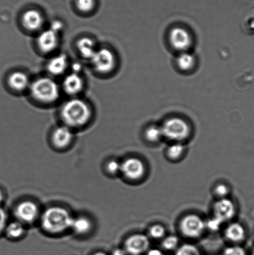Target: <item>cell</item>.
I'll return each mask as SVG.
<instances>
[{
	"label": "cell",
	"instance_id": "cell-1",
	"mask_svg": "<svg viewBox=\"0 0 254 255\" xmlns=\"http://www.w3.org/2000/svg\"><path fill=\"white\" fill-rule=\"evenodd\" d=\"M74 217L67 209L61 207H51L41 217L42 228L47 233L59 235L71 230Z\"/></svg>",
	"mask_w": 254,
	"mask_h": 255
},
{
	"label": "cell",
	"instance_id": "cell-2",
	"mask_svg": "<svg viewBox=\"0 0 254 255\" xmlns=\"http://www.w3.org/2000/svg\"><path fill=\"white\" fill-rule=\"evenodd\" d=\"M62 117L69 127H81L88 123L91 111L85 102L79 99L70 100L62 109Z\"/></svg>",
	"mask_w": 254,
	"mask_h": 255
},
{
	"label": "cell",
	"instance_id": "cell-3",
	"mask_svg": "<svg viewBox=\"0 0 254 255\" xmlns=\"http://www.w3.org/2000/svg\"><path fill=\"white\" fill-rule=\"evenodd\" d=\"M30 91L35 99L46 104L56 102L60 96L58 85L48 77H42L32 82Z\"/></svg>",
	"mask_w": 254,
	"mask_h": 255
},
{
	"label": "cell",
	"instance_id": "cell-4",
	"mask_svg": "<svg viewBox=\"0 0 254 255\" xmlns=\"http://www.w3.org/2000/svg\"><path fill=\"white\" fill-rule=\"evenodd\" d=\"M161 128L163 136L171 141H183L190 134V128L187 122L179 117H171L167 120Z\"/></svg>",
	"mask_w": 254,
	"mask_h": 255
},
{
	"label": "cell",
	"instance_id": "cell-5",
	"mask_svg": "<svg viewBox=\"0 0 254 255\" xmlns=\"http://www.w3.org/2000/svg\"><path fill=\"white\" fill-rule=\"evenodd\" d=\"M235 206L232 201L227 198H221L214 206L215 217L209 222V226L216 230L223 222L230 221L235 215Z\"/></svg>",
	"mask_w": 254,
	"mask_h": 255
},
{
	"label": "cell",
	"instance_id": "cell-6",
	"mask_svg": "<svg viewBox=\"0 0 254 255\" xmlns=\"http://www.w3.org/2000/svg\"><path fill=\"white\" fill-rule=\"evenodd\" d=\"M169 41L171 48L181 53L188 51L192 45L193 39L187 29L176 26L169 32Z\"/></svg>",
	"mask_w": 254,
	"mask_h": 255
},
{
	"label": "cell",
	"instance_id": "cell-7",
	"mask_svg": "<svg viewBox=\"0 0 254 255\" xmlns=\"http://www.w3.org/2000/svg\"><path fill=\"white\" fill-rule=\"evenodd\" d=\"M90 61L94 69L100 73H109L116 66L115 56L111 50L107 48L97 49Z\"/></svg>",
	"mask_w": 254,
	"mask_h": 255
},
{
	"label": "cell",
	"instance_id": "cell-8",
	"mask_svg": "<svg viewBox=\"0 0 254 255\" xmlns=\"http://www.w3.org/2000/svg\"><path fill=\"white\" fill-rule=\"evenodd\" d=\"M206 224L200 217L190 214L181 220L180 228L184 236L191 239L198 238L203 234Z\"/></svg>",
	"mask_w": 254,
	"mask_h": 255
},
{
	"label": "cell",
	"instance_id": "cell-9",
	"mask_svg": "<svg viewBox=\"0 0 254 255\" xmlns=\"http://www.w3.org/2000/svg\"><path fill=\"white\" fill-rule=\"evenodd\" d=\"M14 215L17 221L21 223L24 225L32 224L39 216V208L33 201H22L16 207Z\"/></svg>",
	"mask_w": 254,
	"mask_h": 255
},
{
	"label": "cell",
	"instance_id": "cell-10",
	"mask_svg": "<svg viewBox=\"0 0 254 255\" xmlns=\"http://www.w3.org/2000/svg\"><path fill=\"white\" fill-rule=\"evenodd\" d=\"M150 241L143 234H135L129 237L124 244V248L128 255H142L149 251Z\"/></svg>",
	"mask_w": 254,
	"mask_h": 255
},
{
	"label": "cell",
	"instance_id": "cell-11",
	"mask_svg": "<svg viewBox=\"0 0 254 255\" xmlns=\"http://www.w3.org/2000/svg\"><path fill=\"white\" fill-rule=\"evenodd\" d=\"M145 171V166L143 162L135 157L126 159L121 165V173L123 174L126 178L132 181L142 178Z\"/></svg>",
	"mask_w": 254,
	"mask_h": 255
},
{
	"label": "cell",
	"instance_id": "cell-12",
	"mask_svg": "<svg viewBox=\"0 0 254 255\" xmlns=\"http://www.w3.org/2000/svg\"><path fill=\"white\" fill-rule=\"evenodd\" d=\"M58 32L50 28L42 32L37 38L39 49L44 52H51L56 49L59 42Z\"/></svg>",
	"mask_w": 254,
	"mask_h": 255
},
{
	"label": "cell",
	"instance_id": "cell-13",
	"mask_svg": "<svg viewBox=\"0 0 254 255\" xmlns=\"http://www.w3.org/2000/svg\"><path fill=\"white\" fill-rule=\"evenodd\" d=\"M74 139V134L71 128L61 126L54 130L52 139L55 146L59 149H64L70 146Z\"/></svg>",
	"mask_w": 254,
	"mask_h": 255
},
{
	"label": "cell",
	"instance_id": "cell-14",
	"mask_svg": "<svg viewBox=\"0 0 254 255\" xmlns=\"http://www.w3.org/2000/svg\"><path fill=\"white\" fill-rule=\"evenodd\" d=\"M43 16L36 9H29L24 12L22 17L24 26L30 31H36L41 28L43 24Z\"/></svg>",
	"mask_w": 254,
	"mask_h": 255
},
{
	"label": "cell",
	"instance_id": "cell-15",
	"mask_svg": "<svg viewBox=\"0 0 254 255\" xmlns=\"http://www.w3.org/2000/svg\"><path fill=\"white\" fill-rule=\"evenodd\" d=\"M84 82L81 76L74 72L66 77L64 80L63 87L65 91L70 95L79 94L83 89Z\"/></svg>",
	"mask_w": 254,
	"mask_h": 255
},
{
	"label": "cell",
	"instance_id": "cell-16",
	"mask_svg": "<svg viewBox=\"0 0 254 255\" xmlns=\"http://www.w3.org/2000/svg\"><path fill=\"white\" fill-rule=\"evenodd\" d=\"M93 227L92 222L88 217L79 216L74 217L71 230L78 236H85L89 233Z\"/></svg>",
	"mask_w": 254,
	"mask_h": 255
},
{
	"label": "cell",
	"instance_id": "cell-17",
	"mask_svg": "<svg viewBox=\"0 0 254 255\" xmlns=\"http://www.w3.org/2000/svg\"><path fill=\"white\" fill-rule=\"evenodd\" d=\"M67 67V56L65 54H59L52 57L47 64V70L54 76H59L64 73Z\"/></svg>",
	"mask_w": 254,
	"mask_h": 255
},
{
	"label": "cell",
	"instance_id": "cell-18",
	"mask_svg": "<svg viewBox=\"0 0 254 255\" xmlns=\"http://www.w3.org/2000/svg\"><path fill=\"white\" fill-rule=\"evenodd\" d=\"M8 84L11 89L22 91L30 86L29 80L26 74L21 72H14L9 76Z\"/></svg>",
	"mask_w": 254,
	"mask_h": 255
},
{
	"label": "cell",
	"instance_id": "cell-19",
	"mask_svg": "<svg viewBox=\"0 0 254 255\" xmlns=\"http://www.w3.org/2000/svg\"><path fill=\"white\" fill-rule=\"evenodd\" d=\"M176 64L181 71L187 72L194 69L196 59L192 54L188 51L181 52L176 59Z\"/></svg>",
	"mask_w": 254,
	"mask_h": 255
},
{
	"label": "cell",
	"instance_id": "cell-20",
	"mask_svg": "<svg viewBox=\"0 0 254 255\" xmlns=\"http://www.w3.org/2000/svg\"><path fill=\"white\" fill-rule=\"evenodd\" d=\"M77 48L82 56L89 60L97 51L94 42L88 37H83L80 39L77 42Z\"/></svg>",
	"mask_w": 254,
	"mask_h": 255
},
{
	"label": "cell",
	"instance_id": "cell-21",
	"mask_svg": "<svg viewBox=\"0 0 254 255\" xmlns=\"http://www.w3.org/2000/svg\"><path fill=\"white\" fill-rule=\"evenodd\" d=\"M225 236L229 241L231 242L243 241L246 236L245 229L240 224H231L226 229Z\"/></svg>",
	"mask_w": 254,
	"mask_h": 255
},
{
	"label": "cell",
	"instance_id": "cell-22",
	"mask_svg": "<svg viewBox=\"0 0 254 255\" xmlns=\"http://www.w3.org/2000/svg\"><path fill=\"white\" fill-rule=\"evenodd\" d=\"M25 225L18 221L11 222L7 224L4 233L11 240H19L25 234Z\"/></svg>",
	"mask_w": 254,
	"mask_h": 255
},
{
	"label": "cell",
	"instance_id": "cell-23",
	"mask_svg": "<svg viewBox=\"0 0 254 255\" xmlns=\"http://www.w3.org/2000/svg\"><path fill=\"white\" fill-rule=\"evenodd\" d=\"M146 139L151 142H158L163 136L161 127L152 126L146 129L145 132Z\"/></svg>",
	"mask_w": 254,
	"mask_h": 255
},
{
	"label": "cell",
	"instance_id": "cell-24",
	"mask_svg": "<svg viewBox=\"0 0 254 255\" xmlns=\"http://www.w3.org/2000/svg\"><path fill=\"white\" fill-rule=\"evenodd\" d=\"M175 255H202L195 246L191 244H184L176 249Z\"/></svg>",
	"mask_w": 254,
	"mask_h": 255
},
{
	"label": "cell",
	"instance_id": "cell-25",
	"mask_svg": "<svg viewBox=\"0 0 254 255\" xmlns=\"http://www.w3.org/2000/svg\"><path fill=\"white\" fill-rule=\"evenodd\" d=\"M185 151V146L181 143H175L169 146L168 149V156L170 159L179 158Z\"/></svg>",
	"mask_w": 254,
	"mask_h": 255
},
{
	"label": "cell",
	"instance_id": "cell-26",
	"mask_svg": "<svg viewBox=\"0 0 254 255\" xmlns=\"http://www.w3.org/2000/svg\"><path fill=\"white\" fill-rule=\"evenodd\" d=\"M149 236L154 239L163 238L166 235V229L160 224H156L152 226L149 230Z\"/></svg>",
	"mask_w": 254,
	"mask_h": 255
},
{
	"label": "cell",
	"instance_id": "cell-27",
	"mask_svg": "<svg viewBox=\"0 0 254 255\" xmlns=\"http://www.w3.org/2000/svg\"><path fill=\"white\" fill-rule=\"evenodd\" d=\"M76 6L80 11L88 12L94 8L95 0H76Z\"/></svg>",
	"mask_w": 254,
	"mask_h": 255
},
{
	"label": "cell",
	"instance_id": "cell-28",
	"mask_svg": "<svg viewBox=\"0 0 254 255\" xmlns=\"http://www.w3.org/2000/svg\"><path fill=\"white\" fill-rule=\"evenodd\" d=\"M179 241L176 236H171L164 240L162 246L166 251H171L177 249Z\"/></svg>",
	"mask_w": 254,
	"mask_h": 255
},
{
	"label": "cell",
	"instance_id": "cell-29",
	"mask_svg": "<svg viewBox=\"0 0 254 255\" xmlns=\"http://www.w3.org/2000/svg\"><path fill=\"white\" fill-rule=\"evenodd\" d=\"M121 163L116 160H111L106 165L107 171L110 174L116 175L121 172Z\"/></svg>",
	"mask_w": 254,
	"mask_h": 255
},
{
	"label": "cell",
	"instance_id": "cell-30",
	"mask_svg": "<svg viewBox=\"0 0 254 255\" xmlns=\"http://www.w3.org/2000/svg\"><path fill=\"white\" fill-rule=\"evenodd\" d=\"M221 255H246L245 249L239 246H233L226 249Z\"/></svg>",
	"mask_w": 254,
	"mask_h": 255
},
{
	"label": "cell",
	"instance_id": "cell-31",
	"mask_svg": "<svg viewBox=\"0 0 254 255\" xmlns=\"http://www.w3.org/2000/svg\"><path fill=\"white\" fill-rule=\"evenodd\" d=\"M7 224V217L4 210L0 207V235L3 233Z\"/></svg>",
	"mask_w": 254,
	"mask_h": 255
},
{
	"label": "cell",
	"instance_id": "cell-32",
	"mask_svg": "<svg viewBox=\"0 0 254 255\" xmlns=\"http://www.w3.org/2000/svg\"><path fill=\"white\" fill-rule=\"evenodd\" d=\"M228 187L225 186V184H219L216 186L215 189L216 194L221 198H225V196L228 193Z\"/></svg>",
	"mask_w": 254,
	"mask_h": 255
},
{
	"label": "cell",
	"instance_id": "cell-33",
	"mask_svg": "<svg viewBox=\"0 0 254 255\" xmlns=\"http://www.w3.org/2000/svg\"><path fill=\"white\" fill-rule=\"evenodd\" d=\"M111 255H128L124 249L118 248L114 249Z\"/></svg>",
	"mask_w": 254,
	"mask_h": 255
},
{
	"label": "cell",
	"instance_id": "cell-34",
	"mask_svg": "<svg viewBox=\"0 0 254 255\" xmlns=\"http://www.w3.org/2000/svg\"><path fill=\"white\" fill-rule=\"evenodd\" d=\"M146 255H166L163 252L158 249H152L147 252Z\"/></svg>",
	"mask_w": 254,
	"mask_h": 255
},
{
	"label": "cell",
	"instance_id": "cell-35",
	"mask_svg": "<svg viewBox=\"0 0 254 255\" xmlns=\"http://www.w3.org/2000/svg\"><path fill=\"white\" fill-rule=\"evenodd\" d=\"M3 199H4L3 193H2L1 190L0 189V204H1L2 201H3Z\"/></svg>",
	"mask_w": 254,
	"mask_h": 255
},
{
	"label": "cell",
	"instance_id": "cell-36",
	"mask_svg": "<svg viewBox=\"0 0 254 255\" xmlns=\"http://www.w3.org/2000/svg\"><path fill=\"white\" fill-rule=\"evenodd\" d=\"M93 255H107L106 253H104V252H96V253L93 254Z\"/></svg>",
	"mask_w": 254,
	"mask_h": 255
},
{
	"label": "cell",
	"instance_id": "cell-37",
	"mask_svg": "<svg viewBox=\"0 0 254 255\" xmlns=\"http://www.w3.org/2000/svg\"><path fill=\"white\" fill-rule=\"evenodd\" d=\"M253 255H254V252H253Z\"/></svg>",
	"mask_w": 254,
	"mask_h": 255
}]
</instances>
